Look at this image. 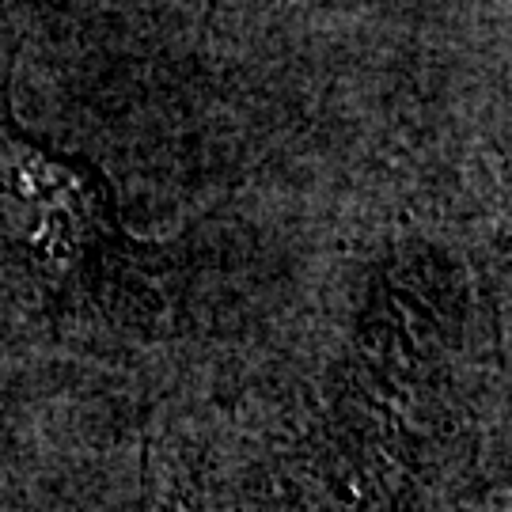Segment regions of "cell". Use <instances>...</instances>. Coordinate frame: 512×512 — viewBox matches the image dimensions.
I'll list each match as a JSON object with an SVG mask.
<instances>
[{
    "instance_id": "1",
    "label": "cell",
    "mask_w": 512,
    "mask_h": 512,
    "mask_svg": "<svg viewBox=\"0 0 512 512\" xmlns=\"http://www.w3.org/2000/svg\"><path fill=\"white\" fill-rule=\"evenodd\" d=\"M0 205L38 274L65 293L129 285L164 251L137 243L118 217L110 179L84 156L0 129Z\"/></svg>"
},
{
    "instance_id": "2",
    "label": "cell",
    "mask_w": 512,
    "mask_h": 512,
    "mask_svg": "<svg viewBox=\"0 0 512 512\" xmlns=\"http://www.w3.org/2000/svg\"><path fill=\"white\" fill-rule=\"evenodd\" d=\"M141 512H190V509H186V501L175 490L160 486V490H148L145 494V509Z\"/></svg>"
}]
</instances>
